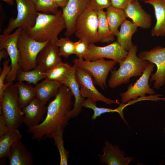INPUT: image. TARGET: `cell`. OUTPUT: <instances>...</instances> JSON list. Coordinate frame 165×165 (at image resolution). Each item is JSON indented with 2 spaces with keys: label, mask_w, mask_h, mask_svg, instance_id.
<instances>
[{
  "label": "cell",
  "mask_w": 165,
  "mask_h": 165,
  "mask_svg": "<svg viewBox=\"0 0 165 165\" xmlns=\"http://www.w3.org/2000/svg\"><path fill=\"white\" fill-rule=\"evenodd\" d=\"M138 56L142 60L152 62L157 67L149 80L154 82L153 88L158 89L165 84V47H155L149 50L141 51Z\"/></svg>",
  "instance_id": "10"
},
{
  "label": "cell",
  "mask_w": 165,
  "mask_h": 165,
  "mask_svg": "<svg viewBox=\"0 0 165 165\" xmlns=\"http://www.w3.org/2000/svg\"><path fill=\"white\" fill-rule=\"evenodd\" d=\"M62 84L51 79H45L35 86L36 97L46 103L52 97H55Z\"/></svg>",
  "instance_id": "22"
},
{
  "label": "cell",
  "mask_w": 165,
  "mask_h": 165,
  "mask_svg": "<svg viewBox=\"0 0 165 165\" xmlns=\"http://www.w3.org/2000/svg\"><path fill=\"white\" fill-rule=\"evenodd\" d=\"M5 2L8 5L13 6L14 3V0H0Z\"/></svg>",
  "instance_id": "41"
},
{
  "label": "cell",
  "mask_w": 165,
  "mask_h": 165,
  "mask_svg": "<svg viewBox=\"0 0 165 165\" xmlns=\"http://www.w3.org/2000/svg\"><path fill=\"white\" fill-rule=\"evenodd\" d=\"M164 133H165V130H164Z\"/></svg>",
  "instance_id": "43"
},
{
  "label": "cell",
  "mask_w": 165,
  "mask_h": 165,
  "mask_svg": "<svg viewBox=\"0 0 165 165\" xmlns=\"http://www.w3.org/2000/svg\"><path fill=\"white\" fill-rule=\"evenodd\" d=\"M98 27L97 34L99 42L109 43L115 39V36L111 32L106 17V12L103 10L97 12Z\"/></svg>",
  "instance_id": "27"
},
{
  "label": "cell",
  "mask_w": 165,
  "mask_h": 165,
  "mask_svg": "<svg viewBox=\"0 0 165 165\" xmlns=\"http://www.w3.org/2000/svg\"><path fill=\"white\" fill-rule=\"evenodd\" d=\"M9 60L8 58L2 63L3 68L0 75V104L2 101L5 90L9 86L13 83L9 82L4 83L6 78L11 68V65H9Z\"/></svg>",
  "instance_id": "34"
},
{
  "label": "cell",
  "mask_w": 165,
  "mask_h": 165,
  "mask_svg": "<svg viewBox=\"0 0 165 165\" xmlns=\"http://www.w3.org/2000/svg\"><path fill=\"white\" fill-rule=\"evenodd\" d=\"M138 0V1H143L144 2H145V1H146L147 0Z\"/></svg>",
  "instance_id": "42"
},
{
  "label": "cell",
  "mask_w": 165,
  "mask_h": 165,
  "mask_svg": "<svg viewBox=\"0 0 165 165\" xmlns=\"http://www.w3.org/2000/svg\"><path fill=\"white\" fill-rule=\"evenodd\" d=\"M75 75L81 94L84 98L90 99L96 102L101 101L108 105L121 104L106 97L99 92L94 86L92 76L86 70L75 66Z\"/></svg>",
  "instance_id": "12"
},
{
  "label": "cell",
  "mask_w": 165,
  "mask_h": 165,
  "mask_svg": "<svg viewBox=\"0 0 165 165\" xmlns=\"http://www.w3.org/2000/svg\"><path fill=\"white\" fill-rule=\"evenodd\" d=\"M73 67L68 64L61 61L46 72L45 79L55 80L62 84Z\"/></svg>",
  "instance_id": "28"
},
{
  "label": "cell",
  "mask_w": 165,
  "mask_h": 165,
  "mask_svg": "<svg viewBox=\"0 0 165 165\" xmlns=\"http://www.w3.org/2000/svg\"><path fill=\"white\" fill-rule=\"evenodd\" d=\"M15 84L17 87L20 107L22 109L36 97L35 87L28 85L22 82L18 81Z\"/></svg>",
  "instance_id": "29"
},
{
  "label": "cell",
  "mask_w": 165,
  "mask_h": 165,
  "mask_svg": "<svg viewBox=\"0 0 165 165\" xmlns=\"http://www.w3.org/2000/svg\"><path fill=\"white\" fill-rule=\"evenodd\" d=\"M89 5L97 11L112 6L111 0H89Z\"/></svg>",
  "instance_id": "36"
},
{
  "label": "cell",
  "mask_w": 165,
  "mask_h": 165,
  "mask_svg": "<svg viewBox=\"0 0 165 165\" xmlns=\"http://www.w3.org/2000/svg\"><path fill=\"white\" fill-rule=\"evenodd\" d=\"M58 7L64 8L67 4L69 0H54Z\"/></svg>",
  "instance_id": "39"
},
{
  "label": "cell",
  "mask_w": 165,
  "mask_h": 165,
  "mask_svg": "<svg viewBox=\"0 0 165 165\" xmlns=\"http://www.w3.org/2000/svg\"><path fill=\"white\" fill-rule=\"evenodd\" d=\"M46 72L36 67L28 71L20 69L18 71L16 80L17 81H26L29 84H37L40 80L45 78Z\"/></svg>",
  "instance_id": "30"
},
{
  "label": "cell",
  "mask_w": 165,
  "mask_h": 165,
  "mask_svg": "<svg viewBox=\"0 0 165 165\" xmlns=\"http://www.w3.org/2000/svg\"><path fill=\"white\" fill-rule=\"evenodd\" d=\"M38 12L55 14L58 12V6L54 0H31Z\"/></svg>",
  "instance_id": "32"
},
{
  "label": "cell",
  "mask_w": 165,
  "mask_h": 165,
  "mask_svg": "<svg viewBox=\"0 0 165 165\" xmlns=\"http://www.w3.org/2000/svg\"><path fill=\"white\" fill-rule=\"evenodd\" d=\"M10 130L2 114H0V136L3 135Z\"/></svg>",
  "instance_id": "38"
},
{
  "label": "cell",
  "mask_w": 165,
  "mask_h": 165,
  "mask_svg": "<svg viewBox=\"0 0 165 165\" xmlns=\"http://www.w3.org/2000/svg\"><path fill=\"white\" fill-rule=\"evenodd\" d=\"M89 43L85 39H79L75 42V50L74 54L79 59H83L87 53Z\"/></svg>",
  "instance_id": "35"
},
{
  "label": "cell",
  "mask_w": 165,
  "mask_h": 165,
  "mask_svg": "<svg viewBox=\"0 0 165 165\" xmlns=\"http://www.w3.org/2000/svg\"><path fill=\"white\" fill-rule=\"evenodd\" d=\"M63 130H61L54 134L52 138L54 140L55 145L57 147L60 156V165H68L69 152L66 149L64 145L63 138Z\"/></svg>",
  "instance_id": "31"
},
{
  "label": "cell",
  "mask_w": 165,
  "mask_h": 165,
  "mask_svg": "<svg viewBox=\"0 0 165 165\" xmlns=\"http://www.w3.org/2000/svg\"><path fill=\"white\" fill-rule=\"evenodd\" d=\"M72 71L63 82L71 91L75 98L73 107L67 113V117L70 119L77 117L81 112L82 104L85 100L82 96L80 90V86L77 81L75 75V66H73Z\"/></svg>",
  "instance_id": "19"
},
{
  "label": "cell",
  "mask_w": 165,
  "mask_h": 165,
  "mask_svg": "<svg viewBox=\"0 0 165 165\" xmlns=\"http://www.w3.org/2000/svg\"><path fill=\"white\" fill-rule=\"evenodd\" d=\"M83 59H74V65L90 73L94 78V83L105 90L107 88L106 81L108 74L117 63L112 60H106L104 58L93 61Z\"/></svg>",
  "instance_id": "8"
},
{
  "label": "cell",
  "mask_w": 165,
  "mask_h": 165,
  "mask_svg": "<svg viewBox=\"0 0 165 165\" xmlns=\"http://www.w3.org/2000/svg\"><path fill=\"white\" fill-rule=\"evenodd\" d=\"M155 65L149 62L142 74L134 83L130 84L127 90L119 94L121 103L125 104L130 101L136 100L139 97H145L146 94L154 95L155 91L150 87L148 81Z\"/></svg>",
  "instance_id": "9"
},
{
  "label": "cell",
  "mask_w": 165,
  "mask_h": 165,
  "mask_svg": "<svg viewBox=\"0 0 165 165\" xmlns=\"http://www.w3.org/2000/svg\"><path fill=\"white\" fill-rule=\"evenodd\" d=\"M130 105L129 102L127 104L121 103L119 106L116 108L112 109L103 107H99L97 106L96 102L87 98L84 100L82 104V107L90 108L94 111V114L91 116L92 119L94 120L96 119L102 114L109 112H118L122 119L127 124V122L124 117L123 110L127 106Z\"/></svg>",
  "instance_id": "25"
},
{
  "label": "cell",
  "mask_w": 165,
  "mask_h": 165,
  "mask_svg": "<svg viewBox=\"0 0 165 165\" xmlns=\"http://www.w3.org/2000/svg\"><path fill=\"white\" fill-rule=\"evenodd\" d=\"M66 28L62 10L59 9L55 14L38 12L35 25L26 31L29 37L36 41L56 42L58 35Z\"/></svg>",
  "instance_id": "2"
},
{
  "label": "cell",
  "mask_w": 165,
  "mask_h": 165,
  "mask_svg": "<svg viewBox=\"0 0 165 165\" xmlns=\"http://www.w3.org/2000/svg\"><path fill=\"white\" fill-rule=\"evenodd\" d=\"M49 41L43 42L36 41L29 37L26 31L22 29L17 41L20 55L19 63L20 69L28 71L35 68L38 54Z\"/></svg>",
  "instance_id": "5"
},
{
  "label": "cell",
  "mask_w": 165,
  "mask_h": 165,
  "mask_svg": "<svg viewBox=\"0 0 165 165\" xmlns=\"http://www.w3.org/2000/svg\"><path fill=\"white\" fill-rule=\"evenodd\" d=\"M56 44L59 47V53L61 56L67 58L71 55L74 54L75 42L68 37L58 38Z\"/></svg>",
  "instance_id": "33"
},
{
  "label": "cell",
  "mask_w": 165,
  "mask_h": 165,
  "mask_svg": "<svg viewBox=\"0 0 165 165\" xmlns=\"http://www.w3.org/2000/svg\"><path fill=\"white\" fill-rule=\"evenodd\" d=\"M7 157L10 165H32L34 163L32 155L21 140L12 145Z\"/></svg>",
  "instance_id": "20"
},
{
  "label": "cell",
  "mask_w": 165,
  "mask_h": 165,
  "mask_svg": "<svg viewBox=\"0 0 165 165\" xmlns=\"http://www.w3.org/2000/svg\"><path fill=\"white\" fill-rule=\"evenodd\" d=\"M120 28L116 35L117 42L126 51L128 52L133 44L132 38L137 30V27L133 23L126 20L120 26Z\"/></svg>",
  "instance_id": "23"
},
{
  "label": "cell",
  "mask_w": 165,
  "mask_h": 165,
  "mask_svg": "<svg viewBox=\"0 0 165 165\" xmlns=\"http://www.w3.org/2000/svg\"><path fill=\"white\" fill-rule=\"evenodd\" d=\"M22 30L17 28L12 33L0 35V50L5 49L7 50L11 62V68L5 80L6 82H13L15 81L20 69L19 64L20 55L17 41Z\"/></svg>",
  "instance_id": "11"
},
{
  "label": "cell",
  "mask_w": 165,
  "mask_h": 165,
  "mask_svg": "<svg viewBox=\"0 0 165 165\" xmlns=\"http://www.w3.org/2000/svg\"><path fill=\"white\" fill-rule=\"evenodd\" d=\"M46 104L35 97L22 109L23 123L28 128L36 126L44 120L47 111Z\"/></svg>",
  "instance_id": "15"
},
{
  "label": "cell",
  "mask_w": 165,
  "mask_h": 165,
  "mask_svg": "<svg viewBox=\"0 0 165 165\" xmlns=\"http://www.w3.org/2000/svg\"><path fill=\"white\" fill-rule=\"evenodd\" d=\"M89 0H69L66 6L62 9V15L66 24L64 35L69 37L74 34L76 19L89 5Z\"/></svg>",
  "instance_id": "14"
},
{
  "label": "cell",
  "mask_w": 165,
  "mask_h": 165,
  "mask_svg": "<svg viewBox=\"0 0 165 165\" xmlns=\"http://www.w3.org/2000/svg\"><path fill=\"white\" fill-rule=\"evenodd\" d=\"M132 0H111L112 6L124 9Z\"/></svg>",
  "instance_id": "37"
},
{
  "label": "cell",
  "mask_w": 165,
  "mask_h": 165,
  "mask_svg": "<svg viewBox=\"0 0 165 165\" xmlns=\"http://www.w3.org/2000/svg\"><path fill=\"white\" fill-rule=\"evenodd\" d=\"M97 12L88 5L78 17L75 24L74 34L79 39H86L89 44L99 42Z\"/></svg>",
  "instance_id": "6"
},
{
  "label": "cell",
  "mask_w": 165,
  "mask_h": 165,
  "mask_svg": "<svg viewBox=\"0 0 165 165\" xmlns=\"http://www.w3.org/2000/svg\"><path fill=\"white\" fill-rule=\"evenodd\" d=\"M102 149L103 154H99L100 162L101 164L107 165H128L134 158L126 157L124 151L117 145H113L108 141Z\"/></svg>",
  "instance_id": "17"
},
{
  "label": "cell",
  "mask_w": 165,
  "mask_h": 165,
  "mask_svg": "<svg viewBox=\"0 0 165 165\" xmlns=\"http://www.w3.org/2000/svg\"><path fill=\"white\" fill-rule=\"evenodd\" d=\"M0 114L3 116L10 130L17 129L23 123L24 114L20 108L15 83L9 86L4 91L0 104Z\"/></svg>",
  "instance_id": "4"
},
{
  "label": "cell",
  "mask_w": 165,
  "mask_h": 165,
  "mask_svg": "<svg viewBox=\"0 0 165 165\" xmlns=\"http://www.w3.org/2000/svg\"><path fill=\"white\" fill-rule=\"evenodd\" d=\"M0 61L2 59H7L9 56L7 51L5 49L0 50Z\"/></svg>",
  "instance_id": "40"
},
{
  "label": "cell",
  "mask_w": 165,
  "mask_h": 165,
  "mask_svg": "<svg viewBox=\"0 0 165 165\" xmlns=\"http://www.w3.org/2000/svg\"><path fill=\"white\" fill-rule=\"evenodd\" d=\"M61 61L59 48L56 42L49 41L38 54L36 67L46 72Z\"/></svg>",
  "instance_id": "16"
},
{
  "label": "cell",
  "mask_w": 165,
  "mask_h": 165,
  "mask_svg": "<svg viewBox=\"0 0 165 165\" xmlns=\"http://www.w3.org/2000/svg\"><path fill=\"white\" fill-rule=\"evenodd\" d=\"M138 50L137 46L133 44L125 59L119 64V68L117 70L114 68L111 71V76L108 81L109 88L113 89L127 83L132 77L142 75L149 61L143 60L139 57L137 54Z\"/></svg>",
  "instance_id": "3"
},
{
  "label": "cell",
  "mask_w": 165,
  "mask_h": 165,
  "mask_svg": "<svg viewBox=\"0 0 165 165\" xmlns=\"http://www.w3.org/2000/svg\"><path fill=\"white\" fill-rule=\"evenodd\" d=\"M127 53L128 52L117 41L103 47L97 46L94 43H91L89 44L88 52L84 58L86 60L93 61L106 58L114 60L119 64L125 59Z\"/></svg>",
  "instance_id": "13"
},
{
  "label": "cell",
  "mask_w": 165,
  "mask_h": 165,
  "mask_svg": "<svg viewBox=\"0 0 165 165\" xmlns=\"http://www.w3.org/2000/svg\"><path fill=\"white\" fill-rule=\"evenodd\" d=\"M164 130H165V128L164 129Z\"/></svg>",
  "instance_id": "44"
},
{
  "label": "cell",
  "mask_w": 165,
  "mask_h": 165,
  "mask_svg": "<svg viewBox=\"0 0 165 165\" xmlns=\"http://www.w3.org/2000/svg\"><path fill=\"white\" fill-rule=\"evenodd\" d=\"M154 7L156 22L151 31L153 36H165V0H148L144 2Z\"/></svg>",
  "instance_id": "21"
},
{
  "label": "cell",
  "mask_w": 165,
  "mask_h": 165,
  "mask_svg": "<svg viewBox=\"0 0 165 165\" xmlns=\"http://www.w3.org/2000/svg\"><path fill=\"white\" fill-rule=\"evenodd\" d=\"M106 14L110 29L113 35L116 36L119 31V27L127 18L124 10L111 6L107 9Z\"/></svg>",
  "instance_id": "24"
},
{
  "label": "cell",
  "mask_w": 165,
  "mask_h": 165,
  "mask_svg": "<svg viewBox=\"0 0 165 165\" xmlns=\"http://www.w3.org/2000/svg\"><path fill=\"white\" fill-rule=\"evenodd\" d=\"M71 91L62 84L54 99L49 104L44 120L38 125L28 128V132L32 134V139L41 141L52 138L58 130H64L68 125V113L73 105Z\"/></svg>",
  "instance_id": "1"
},
{
  "label": "cell",
  "mask_w": 165,
  "mask_h": 165,
  "mask_svg": "<svg viewBox=\"0 0 165 165\" xmlns=\"http://www.w3.org/2000/svg\"><path fill=\"white\" fill-rule=\"evenodd\" d=\"M127 17L131 19L137 27L149 28L152 24L151 16L142 7L137 0H132L124 9Z\"/></svg>",
  "instance_id": "18"
},
{
  "label": "cell",
  "mask_w": 165,
  "mask_h": 165,
  "mask_svg": "<svg viewBox=\"0 0 165 165\" xmlns=\"http://www.w3.org/2000/svg\"><path fill=\"white\" fill-rule=\"evenodd\" d=\"M22 136L18 128L10 130L0 136V158L7 157L12 145Z\"/></svg>",
  "instance_id": "26"
},
{
  "label": "cell",
  "mask_w": 165,
  "mask_h": 165,
  "mask_svg": "<svg viewBox=\"0 0 165 165\" xmlns=\"http://www.w3.org/2000/svg\"><path fill=\"white\" fill-rule=\"evenodd\" d=\"M17 14L15 18H11L7 27L3 31L2 34L8 35L15 29L21 28L26 31L33 27L38 16L36 11L31 0H15Z\"/></svg>",
  "instance_id": "7"
}]
</instances>
